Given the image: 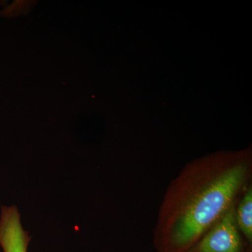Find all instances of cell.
I'll return each instance as SVG.
<instances>
[{"label":"cell","instance_id":"cell-1","mask_svg":"<svg viewBox=\"0 0 252 252\" xmlns=\"http://www.w3.org/2000/svg\"><path fill=\"white\" fill-rule=\"evenodd\" d=\"M252 184L251 147L188 162L169 184L158 212L157 252H187L236 205Z\"/></svg>","mask_w":252,"mask_h":252},{"label":"cell","instance_id":"cell-2","mask_svg":"<svg viewBox=\"0 0 252 252\" xmlns=\"http://www.w3.org/2000/svg\"><path fill=\"white\" fill-rule=\"evenodd\" d=\"M235 207L187 252H252V243L239 230Z\"/></svg>","mask_w":252,"mask_h":252},{"label":"cell","instance_id":"cell-3","mask_svg":"<svg viewBox=\"0 0 252 252\" xmlns=\"http://www.w3.org/2000/svg\"><path fill=\"white\" fill-rule=\"evenodd\" d=\"M31 238L23 228L18 208L1 207L0 215V247L3 252H28Z\"/></svg>","mask_w":252,"mask_h":252},{"label":"cell","instance_id":"cell-4","mask_svg":"<svg viewBox=\"0 0 252 252\" xmlns=\"http://www.w3.org/2000/svg\"><path fill=\"white\" fill-rule=\"evenodd\" d=\"M235 219L242 234L252 243V184L245 189L235 205Z\"/></svg>","mask_w":252,"mask_h":252}]
</instances>
